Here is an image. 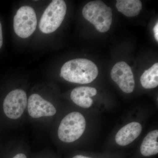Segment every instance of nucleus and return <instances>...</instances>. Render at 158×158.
<instances>
[{
	"label": "nucleus",
	"instance_id": "6",
	"mask_svg": "<svg viewBox=\"0 0 158 158\" xmlns=\"http://www.w3.org/2000/svg\"><path fill=\"white\" fill-rule=\"evenodd\" d=\"M27 94L23 90L15 89L8 94L3 102V109L6 116L16 119L23 115L27 105Z\"/></svg>",
	"mask_w": 158,
	"mask_h": 158
},
{
	"label": "nucleus",
	"instance_id": "14",
	"mask_svg": "<svg viewBox=\"0 0 158 158\" xmlns=\"http://www.w3.org/2000/svg\"><path fill=\"white\" fill-rule=\"evenodd\" d=\"M153 32L154 33L155 38L157 42H158V23H157L155 27L153 28Z\"/></svg>",
	"mask_w": 158,
	"mask_h": 158
},
{
	"label": "nucleus",
	"instance_id": "13",
	"mask_svg": "<svg viewBox=\"0 0 158 158\" xmlns=\"http://www.w3.org/2000/svg\"><path fill=\"white\" fill-rule=\"evenodd\" d=\"M140 82L143 88L152 89L158 85V63H156L144 72L140 78Z\"/></svg>",
	"mask_w": 158,
	"mask_h": 158
},
{
	"label": "nucleus",
	"instance_id": "5",
	"mask_svg": "<svg viewBox=\"0 0 158 158\" xmlns=\"http://www.w3.org/2000/svg\"><path fill=\"white\" fill-rule=\"evenodd\" d=\"M37 25L36 15L34 9L23 6L18 10L14 18L15 32L19 37L27 38L34 33Z\"/></svg>",
	"mask_w": 158,
	"mask_h": 158
},
{
	"label": "nucleus",
	"instance_id": "4",
	"mask_svg": "<svg viewBox=\"0 0 158 158\" xmlns=\"http://www.w3.org/2000/svg\"><path fill=\"white\" fill-rule=\"evenodd\" d=\"M66 4L63 0H54L45 9L39 23V28L44 34L55 32L60 27L66 14Z\"/></svg>",
	"mask_w": 158,
	"mask_h": 158
},
{
	"label": "nucleus",
	"instance_id": "1",
	"mask_svg": "<svg viewBox=\"0 0 158 158\" xmlns=\"http://www.w3.org/2000/svg\"><path fill=\"white\" fill-rule=\"evenodd\" d=\"M98 74L97 66L93 62L77 59L65 62L61 68L60 76L71 83L87 84L93 82Z\"/></svg>",
	"mask_w": 158,
	"mask_h": 158
},
{
	"label": "nucleus",
	"instance_id": "10",
	"mask_svg": "<svg viewBox=\"0 0 158 158\" xmlns=\"http://www.w3.org/2000/svg\"><path fill=\"white\" fill-rule=\"evenodd\" d=\"M97 91L95 88L88 87H80L74 88L71 92L72 100L79 106L84 108H90L93 104L90 97L96 95Z\"/></svg>",
	"mask_w": 158,
	"mask_h": 158
},
{
	"label": "nucleus",
	"instance_id": "7",
	"mask_svg": "<svg viewBox=\"0 0 158 158\" xmlns=\"http://www.w3.org/2000/svg\"><path fill=\"white\" fill-rule=\"evenodd\" d=\"M112 80L126 93L133 92L135 81L131 68L126 62L122 61L116 63L111 71Z\"/></svg>",
	"mask_w": 158,
	"mask_h": 158
},
{
	"label": "nucleus",
	"instance_id": "11",
	"mask_svg": "<svg viewBox=\"0 0 158 158\" xmlns=\"http://www.w3.org/2000/svg\"><path fill=\"white\" fill-rule=\"evenodd\" d=\"M158 131H152L143 139L140 150L142 155L149 156L158 153Z\"/></svg>",
	"mask_w": 158,
	"mask_h": 158
},
{
	"label": "nucleus",
	"instance_id": "17",
	"mask_svg": "<svg viewBox=\"0 0 158 158\" xmlns=\"http://www.w3.org/2000/svg\"><path fill=\"white\" fill-rule=\"evenodd\" d=\"M73 158H91L85 156H83L82 155H77L75 156Z\"/></svg>",
	"mask_w": 158,
	"mask_h": 158
},
{
	"label": "nucleus",
	"instance_id": "2",
	"mask_svg": "<svg viewBox=\"0 0 158 158\" xmlns=\"http://www.w3.org/2000/svg\"><path fill=\"white\" fill-rule=\"evenodd\" d=\"M84 18L94 26L97 31L105 33L112 24V9L102 1H94L87 3L83 8Z\"/></svg>",
	"mask_w": 158,
	"mask_h": 158
},
{
	"label": "nucleus",
	"instance_id": "12",
	"mask_svg": "<svg viewBox=\"0 0 158 158\" xmlns=\"http://www.w3.org/2000/svg\"><path fill=\"white\" fill-rule=\"evenodd\" d=\"M116 6L119 12L128 17L137 16L142 9V3L139 0H118Z\"/></svg>",
	"mask_w": 158,
	"mask_h": 158
},
{
	"label": "nucleus",
	"instance_id": "15",
	"mask_svg": "<svg viewBox=\"0 0 158 158\" xmlns=\"http://www.w3.org/2000/svg\"><path fill=\"white\" fill-rule=\"evenodd\" d=\"M3 44L2 31V26L0 22V48H2Z\"/></svg>",
	"mask_w": 158,
	"mask_h": 158
},
{
	"label": "nucleus",
	"instance_id": "3",
	"mask_svg": "<svg viewBox=\"0 0 158 158\" xmlns=\"http://www.w3.org/2000/svg\"><path fill=\"white\" fill-rule=\"evenodd\" d=\"M86 120L79 112H72L62 119L58 131L61 141L70 143L78 140L85 132Z\"/></svg>",
	"mask_w": 158,
	"mask_h": 158
},
{
	"label": "nucleus",
	"instance_id": "8",
	"mask_svg": "<svg viewBox=\"0 0 158 158\" xmlns=\"http://www.w3.org/2000/svg\"><path fill=\"white\" fill-rule=\"evenodd\" d=\"M27 107L29 115L34 118L53 116L56 113V110L53 105L37 94L30 96Z\"/></svg>",
	"mask_w": 158,
	"mask_h": 158
},
{
	"label": "nucleus",
	"instance_id": "16",
	"mask_svg": "<svg viewBox=\"0 0 158 158\" xmlns=\"http://www.w3.org/2000/svg\"><path fill=\"white\" fill-rule=\"evenodd\" d=\"M13 158H27L25 155L23 153H19L15 156Z\"/></svg>",
	"mask_w": 158,
	"mask_h": 158
},
{
	"label": "nucleus",
	"instance_id": "9",
	"mask_svg": "<svg viewBox=\"0 0 158 158\" xmlns=\"http://www.w3.org/2000/svg\"><path fill=\"white\" fill-rule=\"evenodd\" d=\"M142 131V126L138 122L130 123L120 129L116 134L115 140L120 146L128 145L140 135Z\"/></svg>",
	"mask_w": 158,
	"mask_h": 158
}]
</instances>
